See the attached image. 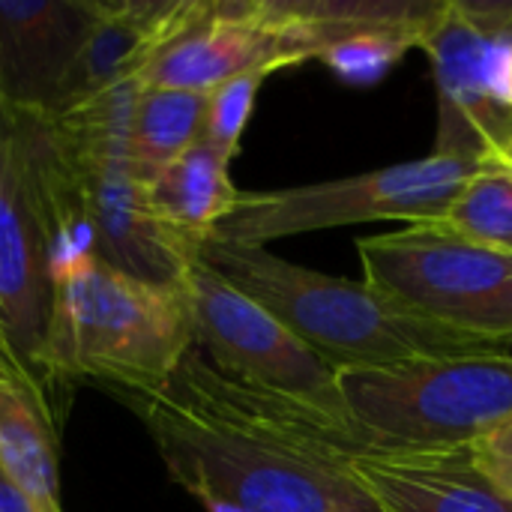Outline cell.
Instances as JSON below:
<instances>
[{
	"instance_id": "cell-8",
	"label": "cell",
	"mask_w": 512,
	"mask_h": 512,
	"mask_svg": "<svg viewBox=\"0 0 512 512\" xmlns=\"http://www.w3.org/2000/svg\"><path fill=\"white\" fill-rule=\"evenodd\" d=\"M363 282L465 336L512 345V255L435 225H408L357 243Z\"/></svg>"
},
{
	"instance_id": "cell-20",
	"label": "cell",
	"mask_w": 512,
	"mask_h": 512,
	"mask_svg": "<svg viewBox=\"0 0 512 512\" xmlns=\"http://www.w3.org/2000/svg\"><path fill=\"white\" fill-rule=\"evenodd\" d=\"M264 78H267L264 72H246V75L222 81L219 87L207 93V120H204L201 144H207L228 162L240 150V141H243V132L252 117Z\"/></svg>"
},
{
	"instance_id": "cell-18",
	"label": "cell",
	"mask_w": 512,
	"mask_h": 512,
	"mask_svg": "<svg viewBox=\"0 0 512 512\" xmlns=\"http://www.w3.org/2000/svg\"><path fill=\"white\" fill-rule=\"evenodd\" d=\"M462 240L512 255V168L504 162H483L456 192L438 222Z\"/></svg>"
},
{
	"instance_id": "cell-21",
	"label": "cell",
	"mask_w": 512,
	"mask_h": 512,
	"mask_svg": "<svg viewBox=\"0 0 512 512\" xmlns=\"http://www.w3.org/2000/svg\"><path fill=\"white\" fill-rule=\"evenodd\" d=\"M474 468L507 498H512V417L468 447Z\"/></svg>"
},
{
	"instance_id": "cell-13",
	"label": "cell",
	"mask_w": 512,
	"mask_h": 512,
	"mask_svg": "<svg viewBox=\"0 0 512 512\" xmlns=\"http://www.w3.org/2000/svg\"><path fill=\"white\" fill-rule=\"evenodd\" d=\"M348 474L390 512H512L468 450H393L348 459Z\"/></svg>"
},
{
	"instance_id": "cell-24",
	"label": "cell",
	"mask_w": 512,
	"mask_h": 512,
	"mask_svg": "<svg viewBox=\"0 0 512 512\" xmlns=\"http://www.w3.org/2000/svg\"><path fill=\"white\" fill-rule=\"evenodd\" d=\"M0 512H42V507L21 486H15L6 477L3 468H0Z\"/></svg>"
},
{
	"instance_id": "cell-14",
	"label": "cell",
	"mask_w": 512,
	"mask_h": 512,
	"mask_svg": "<svg viewBox=\"0 0 512 512\" xmlns=\"http://www.w3.org/2000/svg\"><path fill=\"white\" fill-rule=\"evenodd\" d=\"M177 12L180 0H96L93 24L72 63L57 108L138 81L153 51L171 33Z\"/></svg>"
},
{
	"instance_id": "cell-26",
	"label": "cell",
	"mask_w": 512,
	"mask_h": 512,
	"mask_svg": "<svg viewBox=\"0 0 512 512\" xmlns=\"http://www.w3.org/2000/svg\"><path fill=\"white\" fill-rule=\"evenodd\" d=\"M492 162H504V165H510V168H512V132H510V138L504 141L501 153H498V156H495Z\"/></svg>"
},
{
	"instance_id": "cell-25",
	"label": "cell",
	"mask_w": 512,
	"mask_h": 512,
	"mask_svg": "<svg viewBox=\"0 0 512 512\" xmlns=\"http://www.w3.org/2000/svg\"><path fill=\"white\" fill-rule=\"evenodd\" d=\"M198 504L204 507L207 512H246L234 504H225V501H216V498H198Z\"/></svg>"
},
{
	"instance_id": "cell-10",
	"label": "cell",
	"mask_w": 512,
	"mask_h": 512,
	"mask_svg": "<svg viewBox=\"0 0 512 512\" xmlns=\"http://www.w3.org/2000/svg\"><path fill=\"white\" fill-rule=\"evenodd\" d=\"M183 291L192 309L195 348L222 375L309 405L345 426H360L342 396L339 372L216 270L195 261Z\"/></svg>"
},
{
	"instance_id": "cell-16",
	"label": "cell",
	"mask_w": 512,
	"mask_h": 512,
	"mask_svg": "<svg viewBox=\"0 0 512 512\" xmlns=\"http://www.w3.org/2000/svg\"><path fill=\"white\" fill-rule=\"evenodd\" d=\"M0 468L42 512H63L51 411L27 387L0 384Z\"/></svg>"
},
{
	"instance_id": "cell-6",
	"label": "cell",
	"mask_w": 512,
	"mask_h": 512,
	"mask_svg": "<svg viewBox=\"0 0 512 512\" xmlns=\"http://www.w3.org/2000/svg\"><path fill=\"white\" fill-rule=\"evenodd\" d=\"M33 111L0 99V333L51 408L48 330L57 270V201Z\"/></svg>"
},
{
	"instance_id": "cell-12",
	"label": "cell",
	"mask_w": 512,
	"mask_h": 512,
	"mask_svg": "<svg viewBox=\"0 0 512 512\" xmlns=\"http://www.w3.org/2000/svg\"><path fill=\"white\" fill-rule=\"evenodd\" d=\"M93 15L96 0H0V99L54 111Z\"/></svg>"
},
{
	"instance_id": "cell-2",
	"label": "cell",
	"mask_w": 512,
	"mask_h": 512,
	"mask_svg": "<svg viewBox=\"0 0 512 512\" xmlns=\"http://www.w3.org/2000/svg\"><path fill=\"white\" fill-rule=\"evenodd\" d=\"M441 0H180L141 87L210 93L246 72L318 60L333 42L393 24H429Z\"/></svg>"
},
{
	"instance_id": "cell-15",
	"label": "cell",
	"mask_w": 512,
	"mask_h": 512,
	"mask_svg": "<svg viewBox=\"0 0 512 512\" xmlns=\"http://www.w3.org/2000/svg\"><path fill=\"white\" fill-rule=\"evenodd\" d=\"M228 165L231 162L207 144L186 150L144 183L153 216L177 237L201 246L240 198Z\"/></svg>"
},
{
	"instance_id": "cell-9",
	"label": "cell",
	"mask_w": 512,
	"mask_h": 512,
	"mask_svg": "<svg viewBox=\"0 0 512 512\" xmlns=\"http://www.w3.org/2000/svg\"><path fill=\"white\" fill-rule=\"evenodd\" d=\"M420 48L438 84L435 153L492 162L512 132V3L441 0Z\"/></svg>"
},
{
	"instance_id": "cell-1",
	"label": "cell",
	"mask_w": 512,
	"mask_h": 512,
	"mask_svg": "<svg viewBox=\"0 0 512 512\" xmlns=\"http://www.w3.org/2000/svg\"><path fill=\"white\" fill-rule=\"evenodd\" d=\"M198 261L267 309L336 372L507 351L498 342L432 324L366 282L291 264L267 246L204 240Z\"/></svg>"
},
{
	"instance_id": "cell-11",
	"label": "cell",
	"mask_w": 512,
	"mask_h": 512,
	"mask_svg": "<svg viewBox=\"0 0 512 512\" xmlns=\"http://www.w3.org/2000/svg\"><path fill=\"white\" fill-rule=\"evenodd\" d=\"M60 144L81 180L96 258L135 279L162 288H183L201 246L177 237L153 216L144 180L129 162V150H81L66 144L63 138Z\"/></svg>"
},
{
	"instance_id": "cell-4",
	"label": "cell",
	"mask_w": 512,
	"mask_h": 512,
	"mask_svg": "<svg viewBox=\"0 0 512 512\" xmlns=\"http://www.w3.org/2000/svg\"><path fill=\"white\" fill-rule=\"evenodd\" d=\"M195 348L183 288H162L87 258L57 279L48 330V375L123 393H153Z\"/></svg>"
},
{
	"instance_id": "cell-22",
	"label": "cell",
	"mask_w": 512,
	"mask_h": 512,
	"mask_svg": "<svg viewBox=\"0 0 512 512\" xmlns=\"http://www.w3.org/2000/svg\"><path fill=\"white\" fill-rule=\"evenodd\" d=\"M0 384H12V387H27V390H33L39 399H42V393L36 390V384H33V378H30V372L24 369V363L18 360V354L12 351V345L6 342V336L0 333ZM42 405L48 408V402L42 399ZM51 411V408H48Z\"/></svg>"
},
{
	"instance_id": "cell-3",
	"label": "cell",
	"mask_w": 512,
	"mask_h": 512,
	"mask_svg": "<svg viewBox=\"0 0 512 512\" xmlns=\"http://www.w3.org/2000/svg\"><path fill=\"white\" fill-rule=\"evenodd\" d=\"M117 399L144 423L165 471L195 501L216 498L246 512H333L351 480L348 465L321 471L258 435L204 390L186 360L165 387Z\"/></svg>"
},
{
	"instance_id": "cell-23",
	"label": "cell",
	"mask_w": 512,
	"mask_h": 512,
	"mask_svg": "<svg viewBox=\"0 0 512 512\" xmlns=\"http://www.w3.org/2000/svg\"><path fill=\"white\" fill-rule=\"evenodd\" d=\"M333 512H390L375 495H369L354 477L342 486V492L336 495V507Z\"/></svg>"
},
{
	"instance_id": "cell-7",
	"label": "cell",
	"mask_w": 512,
	"mask_h": 512,
	"mask_svg": "<svg viewBox=\"0 0 512 512\" xmlns=\"http://www.w3.org/2000/svg\"><path fill=\"white\" fill-rule=\"evenodd\" d=\"M480 162L450 153H429L414 162L387 165L369 174L276 189L240 192L234 210L216 225L207 240L267 246L291 234L402 219L408 225H429L444 216L462 183Z\"/></svg>"
},
{
	"instance_id": "cell-19",
	"label": "cell",
	"mask_w": 512,
	"mask_h": 512,
	"mask_svg": "<svg viewBox=\"0 0 512 512\" xmlns=\"http://www.w3.org/2000/svg\"><path fill=\"white\" fill-rule=\"evenodd\" d=\"M429 24H393V27L357 30V33L333 42L318 60L324 66H330L342 81H351V84H375L411 48H420Z\"/></svg>"
},
{
	"instance_id": "cell-5",
	"label": "cell",
	"mask_w": 512,
	"mask_h": 512,
	"mask_svg": "<svg viewBox=\"0 0 512 512\" xmlns=\"http://www.w3.org/2000/svg\"><path fill=\"white\" fill-rule=\"evenodd\" d=\"M351 417L411 450H468L512 417V354L429 357L339 372Z\"/></svg>"
},
{
	"instance_id": "cell-17",
	"label": "cell",
	"mask_w": 512,
	"mask_h": 512,
	"mask_svg": "<svg viewBox=\"0 0 512 512\" xmlns=\"http://www.w3.org/2000/svg\"><path fill=\"white\" fill-rule=\"evenodd\" d=\"M207 93L174 87H141L129 123V162L147 183L186 150L201 144Z\"/></svg>"
}]
</instances>
